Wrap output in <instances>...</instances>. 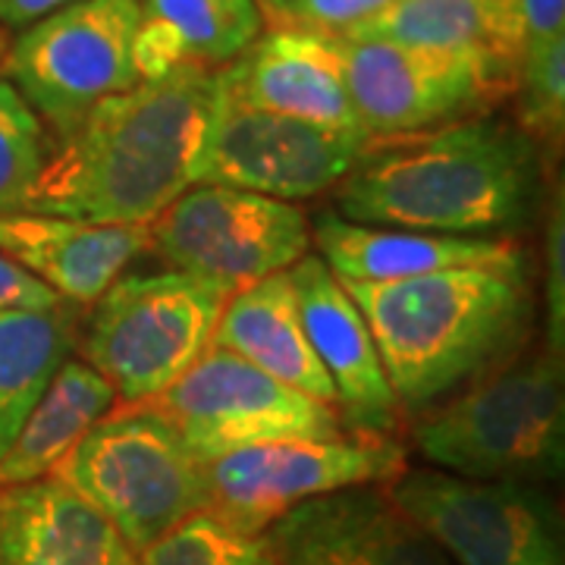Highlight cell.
<instances>
[{"label":"cell","mask_w":565,"mask_h":565,"mask_svg":"<svg viewBox=\"0 0 565 565\" xmlns=\"http://www.w3.org/2000/svg\"><path fill=\"white\" fill-rule=\"evenodd\" d=\"M63 299L51 292L41 280H35L25 267L0 255V315L10 311H54L63 308Z\"/></svg>","instance_id":"4dcf8cb0"},{"label":"cell","mask_w":565,"mask_h":565,"mask_svg":"<svg viewBox=\"0 0 565 565\" xmlns=\"http://www.w3.org/2000/svg\"><path fill=\"white\" fill-rule=\"evenodd\" d=\"M340 39L393 41L462 54H497L509 61L493 0H396L381 17Z\"/></svg>","instance_id":"cb8c5ba5"},{"label":"cell","mask_w":565,"mask_h":565,"mask_svg":"<svg viewBox=\"0 0 565 565\" xmlns=\"http://www.w3.org/2000/svg\"><path fill=\"white\" fill-rule=\"evenodd\" d=\"M70 349L73 318L66 305L54 311L0 315V459L17 440L54 371L70 359Z\"/></svg>","instance_id":"603a6c76"},{"label":"cell","mask_w":565,"mask_h":565,"mask_svg":"<svg viewBox=\"0 0 565 565\" xmlns=\"http://www.w3.org/2000/svg\"><path fill=\"white\" fill-rule=\"evenodd\" d=\"M390 3H396V0H289L264 22L340 39L374 17H381Z\"/></svg>","instance_id":"83f0119b"},{"label":"cell","mask_w":565,"mask_h":565,"mask_svg":"<svg viewBox=\"0 0 565 565\" xmlns=\"http://www.w3.org/2000/svg\"><path fill=\"white\" fill-rule=\"evenodd\" d=\"M76 0H0V29H25Z\"/></svg>","instance_id":"1f68e13d"},{"label":"cell","mask_w":565,"mask_h":565,"mask_svg":"<svg viewBox=\"0 0 565 565\" xmlns=\"http://www.w3.org/2000/svg\"><path fill=\"white\" fill-rule=\"evenodd\" d=\"M3 51H7V35H3V29H0V57H3Z\"/></svg>","instance_id":"836d02e7"},{"label":"cell","mask_w":565,"mask_h":565,"mask_svg":"<svg viewBox=\"0 0 565 565\" xmlns=\"http://www.w3.org/2000/svg\"><path fill=\"white\" fill-rule=\"evenodd\" d=\"M148 248L170 270L214 282L233 296L305 258L311 252V223L299 204L195 182L148 223Z\"/></svg>","instance_id":"30bf717a"},{"label":"cell","mask_w":565,"mask_h":565,"mask_svg":"<svg viewBox=\"0 0 565 565\" xmlns=\"http://www.w3.org/2000/svg\"><path fill=\"white\" fill-rule=\"evenodd\" d=\"M226 292L180 270L122 274L88 318L82 362L110 384L117 403H151L211 345Z\"/></svg>","instance_id":"8992f818"},{"label":"cell","mask_w":565,"mask_h":565,"mask_svg":"<svg viewBox=\"0 0 565 565\" xmlns=\"http://www.w3.org/2000/svg\"><path fill=\"white\" fill-rule=\"evenodd\" d=\"M51 145V132L35 110L10 82L0 79V214L25 211Z\"/></svg>","instance_id":"484cf974"},{"label":"cell","mask_w":565,"mask_h":565,"mask_svg":"<svg viewBox=\"0 0 565 565\" xmlns=\"http://www.w3.org/2000/svg\"><path fill=\"white\" fill-rule=\"evenodd\" d=\"M311 245L333 277L343 282H393L437 274L449 267L490 264L512 258L525 245L519 239L484 236H444L393 226H367L323 211L311 223Z\"/></svg>","instance_id":"d6986e66"},{"label":"cell","mask_w":565,"mask_h":565,"mask_svg":"<svg viewBox=\"0 0 565 565\" xmlns=\"http://www.w3.org/2000/svg\"><path fill=\"white\" fill-rule=\"evenodd\" d=\"M230 102L292 120L362 132L343 70L327 35L270 25L230 66L217 70Z\"/></svg>","instance_id":"2e32d148"},{"label":"cell","mask_w":565,"mask_h":565,"mask_svg":"<svg viewBox=\"0 0 565 565\" xmlns=\"http://www.w3.org/2000/svg\"><path fill=\"white\" fill-rule=\"evenodd\" d=\"M264 32L255 0H139L132 61L139 79L173 70L217 73Z\"/></svg>","instance_id":"ffe728a7"},{"label":"cell","mask_w":565,"mask_h":565,"mask_svg":"<svg viewBox=\"0 0 565 565\" xmlns=\"http://www.w3.org/2000/svg\"><path fill=\"white\" fill-rule=\"evenodd\" d=\"M515 126L525 129L546 154L565 136V39L527 47L515 63L512 95Z\"/></svg>","instance_id":"d4e9b609"},{"label":"cell","mask_w":565,"mask_h":565,"mask_svg":"<svg viewBox=\"0 0 565 565\" xmlns=\"http://www.w3.org/2000/svg\"><path fill=\"white\" fill-rule=\"evenodd\" d=\"M434 468L471 481L553 484L565 468L563 355L515 352L424 412L412 430Z\"/></svg>","instance_id":"277c9868"},{"label":"cell","mask_w":565,"mask_h":565,"mask_svg":"<svg viewBox=\"0 0 565 565\" xmlns=\"http://www.w3.org/2000/svg\"><path fill=\"white\" fill-rule=\"evenodd\" d=\"M217 102L221 82L211 70L136 82L54 139L25 211L148 226L199 182Z\"/></svg>","instance_id":"7a4b0ae2"},{"label":"cell","mask_w":565,"mask_h":565,"mask_svg":"<svg viewBox=\"0 0 565 565\" xmlns=\"http://www.w3.org/2000/svg\"><path fill=\"white\" fill-rule=\"evenodd\" d=\"M0 565H136L98 509L54 475L0 487Z\"/></svg>","instance_id":"ac0fdd59"},{"label":"cell","mask_w":565,"mask_h":565,"mask_svg":"<svg viewBox=\"0 0 565 565\" xmlns=\"http://www.w3.org/2000/svg\"><path fill=\"white\" fill-rule=\"evenodd\" d=\"M546 151L497 114L415 136L367 141L333 189V211L352 223L515 239L550 204Z\"/></svg>","instance_id":"6da1fadb"},{"label":"cell","mask_w":565,"mask_h":565,"mask_svg":"<svg viewBox=\"0 0 565 565\" xmlns=\"http://www.w3.org/2000/svg\"><path fill=\"white\" fill-rule=\"evenodd\" d=\"M136 556L204 512L202 459L154 403L114 405L54 471Z\"/></svg>","instance_id":"5b68a950"},{"label":"cell","mask_w":565,"mask_h":565,"mask_svg":"<svg viewBox=\"0 0 565 565\" xmlns=\"http://www.w3.org/2000/svg\"><path fill=\"white\" fill-rule=\"evenodd\" d=\"M286 274L299 302L308 343L333 384L345 430L393 437L403 412L359 305L315 252L299 258Z\"/></svg>","instance_id":"9a60e30c"},{"label":"cell","mask_w":565,"mask_h":565,"mask_svg":"<svg viewBox=\"0 0 565 565\" xmlns=\"http://www.w3.org/2000/svg\"><path fill=\"white\" fill-rule=\"evenodd\" d=\"M544 311L546 349L563 355L565 349V202L563 189L550 195L544 211Z\"/></svg>","instance_id":"f546056e"},{"label":"cell","mask_w":565,"mask_h":565,"mask_svg":"<svg viewBox=\"0 0 565 565\" xmlns=\"http://www.w3.org/2000/svg\"><path fill=\"white\" fill-rule=\"evenodd\" d=\"M355 120L371 141L497 114L515 66L497 54L430 51L393 41L330 39Z\"/></svg>","instance_id":"ba28073f"},{"label":"cell","mask_w":565,"mask_h":565,"mask_svg":"<svg viewBox=\"0 0 565 565\" xmlns=\"http://www.w3.org/2000/svg\"><path fill=\"white\" fill-rule=\"evenodd\" d=\"M151 403L202 462L245 446L345 434L333 405L282 384L217 345H207L202 359Z\"/></svg>","instance_id":"7c38bea8"},{"label":"cell","mask_w":565,"mask_h":565,"mask_svg":"<svg viewBox=\"0 0 565 565\" xmlns=\"http://www.w3.org/2000/svg\"><path fill=\"white\" fill-rule=\"evenodd\" d=\"M405 462L408 449L396 437L359 430L245 446L202 462L204 512L243 534H267L318 497L390 484Z\"/></svg>","instance_id":"52a82bcc"},{"label":"cell","mask_w":565,"mask_h":565,"mask_svg":"<svg viewBox=\"0 0 565 565\" xmlns=\"http://www.w3.org/2000/svg\"><path fill=\"white\" fill-rule=\"evenodd\" d=\"M136 565H277L264 534H243L207 512H195L158 544L141 550Z\"/></svg>","instance_id":"4316f807"},{"label":"cell","mask_w":565,"mask_h":565,"mask_svg":"<svg viewBox=\"0 0 565 565\" xmlns=\"http://www.w3.org/2000/svg\"><path fill=\"white\" fill-rule=\"evenodd\" d=\"M264 537L277 565H452L384 484L302 503Z\"/></svg>","instance_id":"5bb4252c"},{"label":"cell","mask_w":565,"mask_h":565,"mask_svg":"<svg viewBox=\"0 0 565 565\" xmlns=\"http://www.w3.org/2000/svg\"><path fill=\"white\" fill-rule=\"evenodd\" d=\"M255 3H258V7H262L264 20H267V17H270V13H277V10H280V7H286V3H289V0H255Z\"/></svg>","instance_id":"d6a6232c"},{"label":"cell","mask_w":565,"mask_h":565,"mask_svg":"<svg viewBox=\"0 0 565 565\" xmlns=\"http://www.w3.org/2000/svg\"><path fill=\"white\" fill-rule=\"evenodd\" d=\"M117 405L102 374L82 359H66L0 459V487L47 478L82 437Z\"/></svg>","instance_id":"7402d4cb"},{"label":"cell","mask_w":565,"mask_h":565,"mask_svg":"<svg viewBox=\"0 0 565 565\" xmlns=\"http://www.w3.org/2000/svg\"><path fill=\"white\" fill-rule=\"evenodd\" d=\"M139 0H76L20 29L0 57L7 79L35 110L51 141L107 98L132 88Z\"/></svg>","instance_id":"9c48e42d"},{"label":"cell","mask_w":565,"mask_h":565,"mask_svg":"<svg viewBox=\"0 0 565 565\" xmlns=\"http://www.w3.org/2000/svg\"><path fill=\"white\" fill-rule=\"evenodd\" d=\"M384 490L452 565H565L559 509L544 487L405 468Z\"/></svg>","instance_id":"8fae6325"},{"label":"cell","mask_w":565,"mask_h":565,"mask_svg":"<svg viewBox=\"0 0 565 565\" xmlns=\"http://www.w3.org/2000/svg\"><path fill=\"white\" fill-rule=\"evenodd\" d=\"M211 345L337 408L333 384L308 343L289 274H274L233 292L211 333Z\"/></svg>","instance_id":"44dd1931"},{"label":"cell","mask_w":565,"mask_h":565,"mask_svg":"<svg viewBox=\"0 0 565 565\" xmlns=\"http://www.w3.org/2000/svg\"><path fill=\"white\" fill-rule=\"evenodd\" d=\"M493 10L512 63H519L527 47L565 39V0H493Z\"/></svg>","instance_id":"f1b7e54d"},{"label":"cell","mask_w":565,"mask_h":565,"mask_svg":"<svg viewBox=\"0 0 565 565\" xmlns=\"http://www.w3.org/2000/svg\"><path fill=\"white\" fill-rule=\"evenodd\" d=\"M148 252V226L88 223L13 211L0 214V255L13 258L63 302L95 305Z\"/></svg>","instance_id":"e0dca14e"},{"label":"cell","mask_w":565,"mask_h":565,"mask_svg":"<svg viewBox=\"0 0 565 565\" xmlns=\"http://www.w3.org/2000/svg\"><path fill=\"white\" fill-rule=\"evenodd\" d=\"M343 286L371 327L399 412L408 415H424L522 352L537 315L534 262L525 248L503 262Z\"/></svg>","instance_id":"3957f363"},{"label":"cell","mask_w":565,"mask_h":565,"mask_svg":"<svg viewBox=\"0 0 565 565\" xmlns=\"http://www.w3.org/2000/svg\"><path fill=\"white\" fill-rule=\"evenodd\" d=\"M364 132L267 114L258 107L221 102L204 141L199 182L233 185L280 202H302L333 192L367 148Z\"/></svg>","instance_id":"4fadbf2b"}]
</instances>
